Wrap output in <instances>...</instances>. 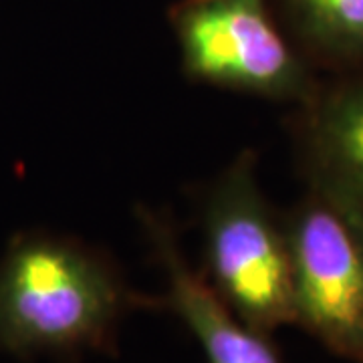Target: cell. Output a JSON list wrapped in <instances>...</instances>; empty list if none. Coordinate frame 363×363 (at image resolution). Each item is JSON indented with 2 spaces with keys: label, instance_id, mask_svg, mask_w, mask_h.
Masks as SVG:
<instances>
[{
  "label": "cell",
  "instance_id": "obj_1",
  "mask_svg": "<svg viewBox=\"0 0 363 363\" xmlns=\"http://www.w3.org/2000/svg\"><path fill=\"white\" fill-rule=\"evenodd\" d=\"M140 298L99 250L21 234L0 259V351L16 357L107 351Z\"/></svg>",
  "mask_w": 363,
  "mask_h": 363
},
{
  "label": "cell",
  "instance_id": "obj_2",
  "mask_svg": "<svg viewBox=\"0 0 363 363\" xmlns=\"http://www.w3.org/2000/svg\"><path fill=\"white\" fill-rule=\"evenodd\" d=\"M202 230L204 279L226 307L264 335L295 325L285 224L260 190L252 152H242L208 190Z\"/></svg>",
  "mask_w": 363,
  "mask_h": 363
},
{
  "label": "cell",
  "instance_id": "obj_3",
  "mask_svg": "<svg viewBox=\"0 0 363 363\" xmlns=\"http://www.w3.org/2000/svg\"><path fill=\"white\" fill-rule=\"evenodd\" d=\"M168 21L194 81L297 107L321 81L286 37L272 0H178Z\"/></svg>",
  "mask_w": 363,
  "mask_h": 363
},
{
  "label": "cell",
  "instance_id": "obj_4",
  "mask_svg": "<svg viewBox=\"0 0 363 363\" xmlns=\"http://www.w3.org/2000/svg\"><path fill=\"white\" fill-rule=\"evenodd\" d=\"M295 325L363 363V224L307 190L283 216Z\"/></svg>",
  "mask_w": 363,
  "mask_h": 363
},
{
  "label": "cell",
  "instance_id": "obj_5",
  "mask_svg": "<svg viewBox=\"0 0 363 363\" xmlns=\"http://www.w3.org/2000/svg\"><path fill=\"white\" fill-rule=\"evenodd\" d=\"M295 142L307 190L363 224V69L319 81L297 107Z\"/></svg>",
  "mask_w": 363,
  "mask_h": 363
},
{
  "label": "cell",
  "instance_id": "obj_6",
  "mask_svg": "<svg viewBox=\"0 0 363 363\" xmlns=\"http://www.w3.org/2000/svg\"><path fill=\"white\" fill-rule=\"evenodd\" d=\"M157 259L168 274L164 303L198 339L208 363H283L269 335L248 327L234 315L208 281L184 260L178 240L152 212L142 214Z\"/></svg>",
  "mask_w": 363,
  "mask_h": 363
},
{
  "label": "cell",
  "instance_id": "obj_7",
  "mask_svg": "<svg viewBox=\"0 0 363 363\" xmlns=\"http://www.w3.org/2000/svg\"><path fill=\"white\" fill-rule=\"evenodd\" d=\"M303 59L319 73L363 69V0H272Z\"/></svg>",
  "mask_w": 363,
  "mask_h": 363
}]
</instances>
